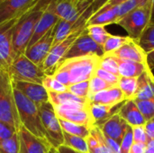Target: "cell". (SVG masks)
<instances>
[{
  "label": "cell",
  "instance_id": "cell-1",
  "mask_svg": "<svg viewBox=\"0 0 154 153\" xmlns=\"http://www.w3.org/2000/svg\"><path fill=\"white\" fill-rule=\"evenodd\" d=\"M14 94L22 126H23L33 135L49 142L47 133L44 130L40 116L39 107L31 100H29L26 96H24L20 91L14 88Z\"/></svg>",
  "mask_w": 154,
  "mask_h": 153
},
{
  "label": "cell",
  "instance_id": "cell-2",
  "mask_svg": "<svg viewBox=\"0 0 154 153\" xmlns=\"http://www.w3.org/2000/svg\"><path fill=\"white\" fill-rule=\"evenodd\" d=\"M0 121L18 131L22 126L15 104L14 82L7 70L0 69Z\"/></svg>",
  "mask_w": 154,
  "mask_h": 153
},
{
  "label": "cell",
  "instance_id": "cell-3",
  "mask_svg": "<svg viewBox=\"0 0 154 153\" xmlns=\"http://www.w3.org/2000/svg\"><path fill=\"white\" fill-rule=\"evenodd\" d=\"M100 60L101 57L97 55L71 58L62 60L57 68L63 69L68 72L71 86L76 83L88 81L95 77Z\"/></svg>",
  "mask_w": 154,
  "mask_h": 153
},
{
  "label": "cell",
  "instance_id": "cell-4",
  "mask_svg": "<svg viewBox=\"0 0 154 153\" xmlns=\"http://www.w3.org/2000/svg\"><path fill=\"white\" fill-rule=\"evenodd\" d=\"M9 75L14 82H30L42 84L47 76L42 67L30 60L24 54L15 58L9 68Z\"/></svg>",
  "mask_w": 154,
  "mask_h": 153
},
{
  "label": "cell",
  "instance_id": "cell-5",
  "mask_svg": "<svg viewBox=\"0 0 154 153\" xmlns=\"http://www.w3.org/2000/svg\"><path fill=\"white\" fill-rule=\"evenodd\" d=\"M151 9V2L144 5H139L121 18L116 24L123 27L127 32L130 38L137 41L150 24Z\"/></svg>",
  "mask_w": 154,
  "mask_h": 153
},
{
  "label": "cell",
  "instance_id": "cell-6",
  "mask_svg": "<svg viewBox=\"0 0 154 153\" xmlns=\"http://www.w3.org/2000/svg\"><path fill=\"white\" fill-rule=\"evenodd\" d=\"M39 112L42 125L51 146L57 149L63 145V131L61 129L60 120L56 115L53 106L50 102L42 104L39 106Z\"/></svg>",
  "mask_w": 154,
  "mask_h": 153
},
{
  "label": "cell",
  "instance_id": "cell-7",
  "mask_svg": "<svg viewBox=\"0 0 154 153\" xmlns=\"http://www.w3.org/2000/svg\"><path fill=\"white\" fill-rule=\"evenodd\" d=\"M53 107L59 119L86 125L89 128L95 126L94 121L89 112V105L69 104Z\"/></svg>",
  "mask_w": 154,
  "mask_h": 153
},
{
  "label": "cell",
  "instance_id": "cell-8",
  "mask_svg": "<svg viewBox=\"0 0 154 153\" xmlns=\"http://www.w3.org/2000/svg\"><path fill=\"white\" fill-rule=\"evenodd\" d=\"M86 28L79 30L73 33H71L69 36H68L65 40L62 41L53 45L50 50L49 55L47 56L45 61L42 65V69L44 70L45 74L48 76H52L55 72L58 65L61 62L72 44L75 42V41L78 39V37L84 32Z\"/></svg>",
  "mask_w": 154,
  "mask_h": 153
},
{
  "label": "cell",
  "instance_id": "cell-9",
  "mask_svg": "<svg viewBox=\"0 0 154 153\" xmlns=\"http://www.w3.org/2000/svg\"><path fill=\"white\" fill-rule=\"evenodd\" d=\"M19 19L0 24V69L8 71L16 58L13 48L12 38L14 28Z\"/></svg>",
  "mask_w": 154,
  "mask_h": 153
},
{
  "label": "cell",
  "instance_id": "cell-10",
  "mask_svg": "<svg viewBox=\"0 0 154 153\" xmlns=\"http://www.w3.org/2000/svg\"><path fill=\"white\" fill-rule=\"evenodd\" d=\"M49 7L60 19L73 23L88 9L79 0H52Z\"/></svg>",
  "mask_w": 154,
  "mask_h": 153
},
{
  "label": "cell",
  "instance_id": "cell-11",
  "mask_svg": "<svg viewBox=\"0 0 154 153\" xmlns=\"http://www.w3.org/2000/svg\"><path fill=\"white\" fill-rule=\"evenodd\" d=\"M88 55H97L99 57H103L104 50L102 46L98 45L91 39V37L87 33L85 29L84 32L78 37V39L72 44V46L70 47L62 60Z\"/></svg>",
  "mask_w": 154,
  "mask_h": 153
},
{
  "label": "cell",
  "instance_id": "cell-12",
  "mask_svg": "<svg viewBox=\"0 0 154 153\" xmlns=\"http://www.w3.org/2000/svg\"><path fill=\"white\" fill-rule=\"evenodd\" d=\"M39 0H0V24L21 18Z\"/></svg>",
  "mask_w": 154,
  "mask_h": 153
},
{
  "label": "cell",
  "instance_id": "cell-13",
  "mask_svg": "<svg viewBox=\"0 0 154 153\" xmlns=\"http://www.w3.org/2000/svg\"><path fill=\"white\" fill-rule=\"evenodd\" d=\"M54 39V28L48 32L42 38L36 41L32 46L28 47L24 52V55L36 65L42 67L50 50L53 45Z\"/></svg>",
  "mask_w": 154,
  "mask_h": 153
},
{
  "label": "cell",
  "instance_id": "cell-14",
  "mask_svg": "<svg viewBox=\"0 0 154 153\" xmlns=\"http://www.w3.org/2000/svg\"><path fill=\"white\" fill-rule=\"evenodd\" d=\"M18 134L20 139V153H48L53 148L48 141L33 135L23 126L20 127Z\"/></svg>",
  "mask_w": 154,
  "mask_h": 153
},
{
  "label": "cell",
  "instance_id": "cell-15",
  "mask_svg": "<svg viewBox=\"0 0 154 153\" xmlns=\"http://www.w3.org/2000/svg\"><path fill=\"white\" fill-rule=\"evenodd\" d=\"M14 87L38 107L49 102V93L42 84L15 81L14 82Z\"/></svg>",
  "mask_w": 154,
  "mask_h": 153
},
{
  "label": "cell",
  "instance_id": "cell-16",
  "mask_svg": "<svg viewBox=\"0 0 154 153\" xmlns=\"http://www.w3.org/2000/svg\"><path fill=\"white\" fill-rule=\"evenodd\" d=\"M106 55H111L120 60H131V61H135V62H139L143 64H148V56L140 47L137 41L134 39H131L127 43H125L116 51L111 54H106Z\"/></svg>",
  "mask_w": 154,
  "mask_h": 153
},
{
  "label": "cell",
  "instance_id": "cell-17",
  "mask_svg": "<svg viewBox=\"0 0 154 153\" xmlns=\"http://www.w3.org/2000/svg\"><path fill=\"white\" fill-rule=\"evenodd\" d=\"M127 125L128 124L118 114H116L99 126V128L106 137L110 138L120 144Z\"/></svg>",
  "mask_w": 154,
  "mask_h": 153
},
{
  "label": "cell",
  "instance_id": "cell-18",
  "mask_svg": "<svg viewBox=\"0 0 154 153\" xmlns=\"http://www.w3.org/2000/svg\"><path fill=\"white\" fill-rule=\"evenodd\" d=\"M59 20H60V18L51 11V9L48 5V7L45 9L42 17L40 18L39 22L36 24L33 35L32 37V40H31L28 47L34 44L41 38H42L48 32H50L51 29H53L55 27V25L57 24V23L59 22Z\"/></svg>",
  "mask_w": 154,
  "mask_h": 153
},
{
  "label": "cell",
  "instance_id": "cell-19",
  "mask_svg": "<svg viewBox=\"0 0 154 153\" xmlns=\"http://www.w3.org/2000/svg\"><path fill=\"white\" fill-rule=\"evenodd\" d=\"M121 103L117 106H105L99 104H89V112L94 121L95 126H101L113 115L118 114L119 109L125 104Z\"/></svg>",
  "mask_w": 154,
  "mask_h": 153
},
{
  "label": "cell",
  "instance_id": "cell-20",
  "mask_svg": "<svg viewBox=\"0 0 154 153\" xmlns=\"http://www.w3.org/2000/svg\"><path fill=\"white\" fill-rule=\"evenodd\" d=\"M90 103L105 105V106H117L126 101L122 90L118 87H114L109 89L97 93L88 98Z\"/></svg>",
  "mask_w": 154,
  "mask_h": 153
},
{
  "label": "cell",
  "instance_id": "cell-21",
  "mask_svg": "<svg viewBox=\"0 0 154 153\" xmlns=\"http://www.w3.org/2000/svg\"><path fill=\"white\" fill-rule=\"evenodd\" d=\"M153 97L154 75L150 68L138 78V86L134 100H148Z\"/></svg>",
  "mask_w": 154,
  "mask_h": 153
},
{
  "label": "cell",
  "instance_id": "cell-22",
  "mask_svg": "<svg viewBox=\"0 0 154 153\" xmlns=\"http://www.w3.org/2000/svg\"><path fill=\"white\" fill-rule=\"evenodd\" d=\"M118 115L132 127L144 125L146 123V120L134 100H126L119 109Z\"/></svg>",
  "mask_w": 154,
  "mask_h": 153
},
{
  "label": "cell",
  "instance_id": "cell-23",
  "mask_svg": "<svg viewBox=\"0 0 154 153\" xmlns=\"http://www.w3.org/2000/svg\"><path fill=\"white\" fill-rule=\"evenodd\" d=\"M89 153H114L107 145L106 138L98 126L90 129V134L87 138Z\"/></svg>",
  "mask_w": 154,
  "mask_h": 153
},
{
  "label": "cell",
  "instance_id": "cell-24",
  "mask_svg": "<svg viewBox=\"0 0 154 153\" xmlns=\"http://www.w3.org/2000/svg\"><path fill=\"white\" fill-rule=\"evenodd\" d=\"M116 60L118 64L119 75L123 78H139L148 69H150L149 64H143L117 58H116Z\"/></svg>",
  "mask_w": 154,
  "mask_h": 153
},
{
  "label": "cell",
  "instance_id": "cell-25",
  "mask_svg": "<svg viewBox=\"0 0 154 153\" xmlns=\"http://www.w3.org/2000/svg\"><path fill=\"white\" fill-rule=\"evenodd\" d=\"M138 44L148 56V64L154 69V24H149L137 40Z\"/></svg>",
  "mask_w": 154,
  "mask_h": 153
},
{
  "label": "cell",
  "instance_id": "cell-26",
  "mask_svg": "<svg viewBox=\"0 0 154 153\" xmlns=\"http://www.w3.org/2000/svg\"><path fill=\"white\" fill-rule=\"evenodd\" d=\"M49 93V102L53 106L69 105V104H80V105H89L90 101L88 98H83L77 96L70 93L69 90L61 93L48 92Z\"/></svg>",
  "mask_w": 154,
  "mask_h": 153
},
{
  "label": "cell",
  "instance_id": "cell-27",
  "mask_svg": "<svg viewBox=\"0 0 154 153\" xmlns=\"http://www.w3.org/2000/svg\"><path fill=\"white\" fill-rule=\"evenodd\" d=\"M118 18L114 10V8H109L106 10H98L93 14L87 21L88 25H102L106 26L112 23H117Z\"/></svg>",
  "mask_w": 154,
  "mask_h": 153
},
{
  "label": "cell",
  "instance_id": "cell-28",
  "mask_svg": "<svg viewBox=\"0 0 154 153\" xmlns=\"http://www.w3.org/2000/svg\"><path fill=\"white\" fill-rule=\"evenodd\" d=\"M60 120V124L61 126V129L63 132L72 134V135H76L84 139H87L89 134H90V129L89 127L86 126V125H82V124H74L71 122H68L65 120Z\"/></svg>",
  "mask_w": 154,
  "mask_h": 153
},
{
  "label": "cell",
  "instance_id": "cell-29",
  "mask_svg": "<svg viewBox=\"0 0 154 153\" xmlns=\"http://www.w3.org/2000/svg\"><path fill=\"white\" fill-rule=\"evenodd\" d=\"M63 138H64L63 145L81 153H89L87 139L76 135H72L65 132H63Z\"/></svg>",
  "mask_w": 154,
  "mask_h": 153
},
{
  "label": "cell",
  "instance_id": "cell-30",
  "mask_svg": "<svg viewBox=\"0 0 154 153\" xmlns=\"http://www.w3.org/2000/svg\"><path fill=\"white\" fill-rule=\"evenodd\" d=\"M138 86V78H120L118 87L122 90L126 100H134Z\"/></svg>",
  "mask_w": 154,
  "mask_h": 153
},
{
  "label": "cell",
  "instance_id": "cell-31",
  "mask_svg": "<svg viewBox=\"0 0 154 153\" xmlns=\"http://www.w3.org/2000/svg\"><path fill=\"white\" fill-rule=\"evenodd\" d=\"M132 38H130L129 36H119V35L111 34L103 46L104 55L111 54V53L116 51L122 46H124L125 43H127Z\"/></svg>",
  "mask_w": 154,
  "mask_h": 153
},
{
  "label": "cell",
  "instance_id": "cell-32",
  "mask_svg": "<svg viewBox=\"0 0 154 153\" xmlns=\"http://www.w3.org/2000/svg\"><path fill=\"white\" fill-rule=\"evenodd\" d=\"M86 32L95 42L102 47L111 35V33L106 30V27L102 25H88L86 26Z\"/></svg>",
  "mask_w": 154,
  "mask_h": 153
},
{
  "label": "cell",
  "instance_id": "cell-33",
  "mask_svg": "<svg viewBox=\"0 0 154 153\" xmlns=\"http://www.w3.org/2000/svg\"><path fill=\"white\" fill-rule=\"evenodd\" d=\"M0 153H20V139L18 133L0 142Z\"/></svg>",
  "mask_w": 154,
  "mask_h": 153
},
{
  "label": "cell",
  "instance_id": "cell-34",
  "mask_svg": "<svg viewBox=\"0 0 154 153\" xmlns=\"http://www.w3.org/2000/svg\"><path fill=\"white\" fill-rule=\"evenodd\" d=\"M142 113L144 119L150 121L154 118V97L148 100H137L134 101Z\"/></svg>",
  "mask_w": 154,
  "mask_h": 153
},
{
  "label": "cell",
  "instance_id": "cell-35",
  "mask_svg": "<svg viewBox=\"0 0 154 153\" xmlns=\"http://www.w3.org/2000/svg\"><path fill=\"white\" fill-rule=\"evenodd\" d=\"M111 87H114V86L106 83L100 78L95 76L89 80V90H88V98L92 96L96 95L98 92L109 89Z\"/></svg>",
  "mask_w": 154,
  "mask_h": 153
},
{
  "label": "cell",
  "instance_id": "cell-36",
  "mask_svg": "<svg viewBox=\"0 0 154 153\" xmlns=\"http://www.w3.org/2000/svg\"><path fill=\"white\" fill-rule=\"evenodd\" d=\"M99 68L102 69L110 72L114 75L120 76L119 75V69H118V64L116 60V58L111 55H104L101 57Z\"/></svg>",
  "mask_w": 154,
  "mask_h": 153
},
{
  "label": "cell",
  "instance_id": "cell-37",
  "mask_svg": "<svg viewBox=\"0 0 154 153\" xmlns=\"http://www.w3.org/2000/svg\"><path fill=\"white\" fill-rule=\"evenodd\" d=\"M43 87L47 89L48 92H55V93H61L68 91V87L62 85L53 76H46L42 82Z\"/></svg>",
  "mask_w": 154,
  "mask_h": 153
},
{
  "label": "cell",
  "instance_id": "cell-38",
  "mask_svg": "<svg viewBox=\"0 0 154 153\" xmlns=\"http://www.w3.org/2000/svg\"><path fill=\"white\" fill-rule=\"evenodd\" d=\"M139 5H140V3L138 0H128L119 5L112 7V8H114L115 12L117 15L118 21H119L121 18H123L125 15H126L127 14L132 12L134 9H135Z\"/></svg>",
  "mask_w": 154,
  "mask_h": 153
},
{
  "label": "cell",
  "instance_id": "cell-39",
  "mask_svg": "<svg viewBox=\"0 0 154 153\" xmlns=\"http://www.w3.org/2000/svg\"><path fill=\"white\" fill-rule=\"evenodd\" d=\"M68 90L77 96L83 97V98H88L89 80L73 84L68 87Z\"/></svg>",
  "mask_w": 154,
  "mask_h": 153
},
{
  "label": "cell",
  "instance_id": "cell-40",
  "mask_svg": "<svg viewBox=\"0 0 154 153\" xmlns=\"http://www.w3.org/2000/svg\"><path fill=\"white\" fill-rule=\"evenodd\" d=\"M134 143V136H133V129L132 126L129 124L127 125V128L125 132V134L123 136L122 142L120 143L121 153H129L131 147Z\"/></svg>",
  "mask_w": 154,
  "mask_h": 153
},
{
  "label": "cell",
  "instance_id": "cell-41",
  "mask_svg": "<svg viewBox=\"0 0 154 153\" xmlns=\"http://www.w3.org/2000/svg\"><path fill=\"white\" fill-rule=\"evenodd\" d=\"M96 76L100 78L101 79H103L104 81H106V83H108L114 87H118V82H119L120 78H121L120 76H116V75H114L110 72H107L99 67L96 71Z\"/></svg>",
  "mask_w": 154,
  "mask_h": 153
},
{
  "label": "cell",
  "instance_id": "cell-42",
  "mask_svg": "<svg viewBox=\"0 0 154 153\" xmlns=\"http://www.w3.org/2000/svg\"><path fill=\"white\" fill-rule=\"evenodd\" d=\"M133 136H134V142L135 143H143L148 144L150 142L148 135L145 132L144 125L141 126H133Z\"/></svg>",
  "mask_w": 154,
  "mask_h": 153
},
{
  "label": "cell",
  "instance_id": "cell-43",
  "mask_svg": "<svg viewBox=\"0 0 154 153\" xmlns=\"http://www.w3.org/2000/svg\"><path fill=\"white\" fill-rule=\"evenodd\" d=\"M17 133H18V130L16 128L0 121V142L12 137Z\"/></svg>",
  "mask_w": 154,
  "mask_h": 153
},
{
  "label": "cell",
  "instance_id": "cell-44",
  "mask_svg": "<svg viewBox=\"0 0 154 153\" xmlns=\"http://www.w3.org/2000/svg\"><path fill=\"white\" fill-rule=\"evenodd\" d=\"M107 1L108 0H90L88 9L91 13V15L95 14L97 11H98Z\"/></svg>",
  "mask_w": 154,
  "mask_h": 153
},
{
  "label": "cell",
  "instance_id": "cell-45",
  "mask_svg": "<svg viewBox=\"0 0 154 153\" xmlns=\"http://www.w3.org/2000/svg\"><path fill=\"white\" fill-rule=\"evenodd\" d=\"M145 132L148 135V138L150 141H154V118L147 121L144 124Z\"/></svg>",
  "mask_w": 154,
  "mask_h": 153
},
{
  "label": "cell",
  "instance_id": "cell-46",
  "mask_svg": "<svg viewBox=\"0 0 154 153\" xmlns=\"http://www.w3.org/2000/svg\"><path fill=\"white\" fill-rule=\"evenodd\" d=\"M146 147H147V144L134 142L132 147H131V150H130V152L129 153H145Z\"/></svg>",
  "mask_w": 154,
  "mask_h": 153
},
{
  "label": "cell",
  "instance_id": "cell-47",
  "mask_svg": "<svg viewBox=\"0 0 154 153\" xmlns=\"http://www.w3.org/2000/svg\"><path fill=\"white\" fill-rule=\"evenodd\" d=\"M126 1H128V0H108L99 10H106V9H109V8L117 6V5H121V4H123V3H125Z\"/></svg>",
  "mask_w": 154,
  "mask_h": 153
},
{
  "label": "cell",
  "instance_id": "cell-48",
  "mask_svg": "<svg viewBox=\"0 0 154 153\" xmlns=\"http://www.w3.org/2000/svg\"><path fill=\"white\" fill-rule=\"evenodd\" d=\"M56 153H81L79 151H77L69 147H67L65 145H61L59 148L56 149Z\"/></svg>",
  "mask_w": 154,
  "mask_h": 153
},
{
  "label": "cell",
  "instance_id": "cell-49",
  "mask_svg": "<svg viewBox=\"0 0 154 153\" xmlns=\"http://www.w3.org/2000/svg\"><path fill=\"white\" fill-rule=\"evenodd\" d=\"M145 153H154V141H150L148 142Z\"/></svg>",
  "mask_w": 154,
  "mask_h": 153
},
{
  "label": "cell",
  "instance_id": "cell-50",
  "mask_svg": "<svg viewBox=\"0 0 154 153\" xmlns=\"http://www.w3.org/2000/svg\"><path fill=\"white\" fill-rule=\"evenodd\" d=\"M151 20H150V24H154V0H151Z\"/></svg>",
  "mask_w": 154,
  "mask_h": 153
},
{
  "label": "cell",
  "instance_id": "cell-51",
  "mask_svg": "<svg viewBox=\"0 0 154 153\" xmlns=\"http://www.w3.org/2000/svg\"><path fill=\"white\" fill-rule=\"evenodd\" d=\"M79 2H81L82 4H84V5H86L87 7H89V3L90 0H79Z\"/></svg>",
  "mask_w": 154,
  "mask_h": 153
},
{
  "label": "cell",
  "instance_id": "cell-52",
  "mask_svg": "<svg viewBox=\"0 0 154 153\" xmlns=\"http://www.w3.org/2000/svg\"><path fill=\"white\" fill-rule=\"evenodd\" d=\"M138 1L140 3V5H146V4L151 2V0H138Z\"/></svg>",
  "mask_w": 154,
  "mask_h": 153
},
{
  "label": "cell",
  "instance_id": "cell-53",
  "mask_svg": "<svg viewBox=\"0 0 154 153\" xmlns=\"http://www.w3.org/2000/svg\"><path fill=\"white\" fill-rule=\"evenodd\" d=\"M48 153H56V149H55V148H51V151Z\"/></svg>",
  "mask_w": 154,
  "mask_h": 153
}]
</instances>
